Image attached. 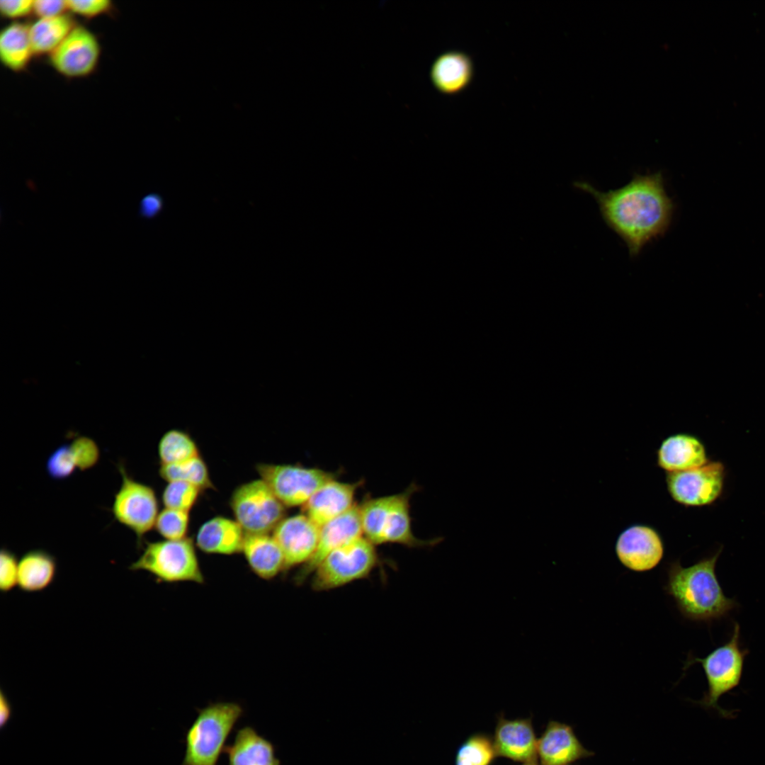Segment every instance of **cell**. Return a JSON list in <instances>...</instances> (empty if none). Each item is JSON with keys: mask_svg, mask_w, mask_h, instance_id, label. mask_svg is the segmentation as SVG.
<instances>
[{"mask_svg": "<svg viewBox=\"0 0 765 765\" xmlns=\"http://www.w3.org/2000/svg\"><path fill=\"white\" fill-rule=\"evenodd\" d=\"M574 185L594 198L604 222L624 242L631 257L664 236L671 225L674 203L661 171L635 174L623 186L606 192L586 182Z\"/></svg>", "mask_w": 765, "mask_h": 765, "instance_id": "cell-1", "label": "cell"}, {"mask_svg": "<svg viewBox=\"0 0 765 765\" xmlns=\"http://www.w3.org/2000/svg\"><path fill=\"white\" fill-rule=\"evenodd\" d=\"M721 551L689 567L679 560L668 566L664 590L685 618L710 623L726 618L738 606L735 599L726 596L715 573Z\"/></svg>", "mask_w": 765, "mask_h": 765, "instance_id": "cell-2", "label": "cell"}, {"mask_svg": "<svg viewBox=\"0 0 765 765\" xmlns=\"http://www.w3.org/2000/svg\"><path fill=\"white\" fill-rule=\"evenodd\" d=\"M197 712L185 734L181 765H217L228 737L244 715V708L237 702L221 701L210 703Z\"/></svg>", "mask_w": 765, "mask_h": 765, "instance_id": "cell-3", "label": "cell"}, {"mask_svg": "<svg viewBox=\"0 0 765 765\" xmlns=\"http://www.w3.org/2000/svg\"><path fill=\"white\" fill-rule=\"evenodd\" d=\"M740 627L735 623L729 640L716 647L703 658L693 655L688 657L684 670L692 664H701L708 683V690L698 703L706 708L717 710L723 717L732 713L722 708L719 699L725 693L737 688L742 679L744 662L749 650L740 645Z\"/></svg>", "mask_w": 765, "mask_h": 765, "instance_id": "cell-4", "label": "cell"}, {"mask_svg": "<svg viewBox=\"0 0 765 765\" xmlns=\"http://www.w3.org/2000/svg\"><path fill=\"white\" fill-rule=\"evenodd\" d=\"M129 569L147 572L160 582H205L195 545L188 537L147 542L141 555Z\"/></svg>", "mask_w": 765, "mask_h": 765, "instance_id": "cell-5", "label": "cell"}, {"mask_svg": "<svg viewBox=\"0 0 765 765\" xmlns=\"http://www.w3.org/2000/svg\"><path fill=\"white\" fill-rule=\"evenodd\" d=\"M375 546L362 536L335 550L313 571L312 589L329 591L367 577L379 562Z\"/></svg>", "mask_w": 765, "mask_h": 765, "instance_id": "cell-6", "label": "cell"}, {"mask_svg": "<svg viewBox=\"0 0 765 765\" xmlns=\"http://www.w3.org/2000/svg\"><path fill=\"white\" fill-rule=\"evenodd\" d=\"M230 506L246 533H270L285 517V506L268 485L258 479L243 483L232 493Z\"/></svg>", "mask_w": 765, "mask_h": 765, "instance_id": "cell-7", "label": "cell"}, {"mask_svg": "<svg viewBox=\"0 0 765 765\" xmlns=\"http://www.w3.org/2000/svg\"><path fill=\"white\" fill-rule=\"evenodd\" d=\"M256 472L285 507L303 506L335 472L291 464L259 463Z\"/></svg>", "mask_w": 765, "mask_h": 765, "instance_id": "cell-8", "label": "cell"}, {"mask_svg": "<svg viewBox=\"0 0 765 765\" xmlns=\"http://www.w3.org/2000/svg\"><path fill=\"white\" fill-rule=\"evenodd\" d=\"M121 484L114 496L111 511L115 519L130 529L137 537V544L154 528L159 504L154 489L129 476L125 468L118 465Z\"/></svg>", "mask_w": 765, "mask_h": 765, "instance_id": "cell-9", "label": "cell"}, {"mask_svg": "<svg viewBox=\"0 0 765 765\" xmlns=\"http://www.w3.org/2000/svg\"><path fill=\"white\" fill-rule=\"evenodd\" d=\"M725 468L720 462L679 472H667L666 484L671 497L686 506H702L715 502L721 495Z\"/></svg>", "mask_w": 765, "mask_h": 765, "instance_id": "cell-10", "label": "cell"}, {"mask_svg": "<svg viewBox=\"0 0 765 765\" xmlns=\"http://www.w3.org/2000/svg\"><path fill=\"white\" fill-rule=\"evenodd\" d=\"M101 56L97 37L76 24L62 42L49 55L52 68L67 78H83L96 69Z\"/></svg>", "mask_w": 765, "mask_h": 765, "instance_id": "cell-11", "label": "cell"}, {"mask_svg": "<svg viewBox=\"0 0 765 765\" xmlns=\"http://www.w3.org/2000/svg\"><path fill=\"white\" fill-rule=\"evenodd\" d=\"M615 550L623 566L640 572L650 570L660 562L664 555V544L653 528L633 525L619 535Z\"/></svg>", "mask_w": 765, "mask_h": 765, "instance_id": "cell-12", "label": "cell"}, {"mask_svg": "<svg viewBox=\"0 0 765 765\" xmlns=\"http://www.w3.org/2000/svg\"><path fill=\"white\" fill-rule=\"evenodd\" d=\"M320 527L305 514L285 517L273 531L285 559V571L303 566L312 557Z\"/></svg>", "mask_w": 765, "mask_h": 765, "instance_id": "cell-13", "label": "cell"}, {"mask_svg": "<svg viewBox=\"0 0 765 765\" xmlns=\"http://www.w3.org/2000/svg\"><path fill=\"white\" fill-rule=\"evenodd\" d=\"M362 536L358 505L356 504L346 513L320 527L315 551L311 559L300 567L295 577V583L302 584L328 555Z\"/></svg>", "mask_w": 765, "mask_h": 765, "instance_id": "cell-14", "label": "cell"}, {"mask_svg": "<svg viewBox=\"0 0 765 765\" xmlns=\"http://www.w3.org/2000/svg\"><path fill=\"white\" fill-rule=\"evenodd\" d=\"M362 482H344L333 479L322 485L302 506L307 515L319 527L351 510Z\"/></svg>", "mask_w": 765, "mask_h": 765, "instance_id": "cell-15", "label": "cell"}, {"mask_svg": "<svg viewBox=\"0 0 765 765\" xmlns=\"http://www.w3.org/2000/svg\"><path fill=\"white\" fill-rule=\"evenodd\" d=\"M492 741L497 755L523 763L536 762L538 740L529 718H499Z\"/></svg>", "mask_w": 765, "mask_h": 765, "instance_id": "cell-16", "label": "cell"}, {"mask_svg": "<svg viewBox=\"0 0 765 765\" xmlns=\"http://www.w3.org/2000/svg\"><path fill=\"white\" fill-rule=\"evenodd\" d=\"M420 487L412 483L404 491L391 494L390 506L386 519L384 543H396L408 548H432L443 541L442 536L422 540L413 533L410 515V501Z\"/></svg>", "mask_w": 765, "mask_h": 765, "instance_id": "cell-17", "label": "cell"}, {"mask_svg": "<svg viewBox=\"0 0 765 765\" xmlns=\"http://www.w3.org/2000/svg\"><path fill=\"white\" fill-rule=\"evenodd\" d=\"M537 752L541 765H568L593 754L583 747L570 726L556 721L549 722L538 740Z\"/></svg>", "mask_w": 765, "mask_h": 765, "instance_id": "cell-18", "label": "cell"}, {"mask_svg": "<svg viewBox=\"0 0 765 765\" xmlns=\"http://www.w3.org/2000/svg\"><path fill=\"white\" fill-rule=\"evenodd\" d=\"M657 461L667 472L693 469L708 462L703 443L688 434H674L662 441L657 450Z\"/></svg>", "mask_w": 765, "mask_h": 765, "instance_id": "cell-19", "label": "cell"}, {"mask_svg": "<svg viewBox=\"0 0 765 765\" xmlns=\"http://www.w3.org/2000/svg\"><path fill=\"white\" fill-rule=\"evenodd\" d=\"M224 753L228 765H280L276 755V747L250 725L236 730L232 744Z\"/></svg>", "mask_w": 765, "mask_h": 765, "instance_id": "cell-20", "label": "cell"}, {"mask_svg": "<svg viewBox=\"0 0 765 765\" xmlns=\"http://www.w3.org/2000/svg\"><path fill=\"white\" fill-rule=\"evenodd\" d=\"M245 534L235 519L217 516L200 526L196 545L207 554L232 555L242 552Z\"/></svg>", "mask_w": 765, "mask_h": 765, "instance_id": "cell-21", "label": "cell"}, {"mask_svg": "<svg viewBox=\"0 0 765 765\" xmlns=\"http://www.w3.org/2000/svg\"><path fill=\"white\" fill-rule=\"evenodd\" d=\"M241 552L251 570L262 579L271 580L285 572L284 555L272 534L246 533Z\"/></svg>", "mask_w": 765, "mask_h": 765, "instance_id": "cell-22", "label": "cell"}, {"mask_svg": "<svg viewBox=\"0 0 765 765\" xmlns=\"http://www.w3.org/2000/svg\"><path fill=\"white\" fill-rule=\"evenodd\" d=\"M430 76L438 91L448 95L456 94L470 84L473 76L472 62L464 52H446L435 60Z\"/></svg>", "mask_w": 765, "mask_h": 765, "instance_id": "cell-23", "label": "cell"}, {"mask_svg": "<svg viewBox=\"0 0 765 765\" xmlns=\"http://www.w3.org/2000/svg\"><path fill=\"white\" fill-rule=\"evenodd\" d=\"M57 573L55 558L43 550H31L18 562V586L23 591L34 593L47 589Z\"/></svg>", "mask_w": 765, "mask_h": 765, "instance_id": "cell-24", "label": "cell"}, {"mask_svg": "<svg viewBox=\"0 0 765 765\" xmlns=\"http://www.w3.org/2000/svg\"><path fill=\"white\" fill-rule=\"evenodd\" d=\"M29 28L27 24L13 22L0 33L1 62L13 72L25 70L34 56Z\"/></svg>", "mask_w": 765, "mask_h": 765, "instance_id": "cell-25", "label": "cell"}, {"mask_svg": "<svg viewBox=\"0 0 765 765\" xmlns=\"http://www.w3.org/2000/svg\"><path fill=\"white\" fill-rule=\"evenodd\" d=\"M76 23L68 13L49 18H38L30 26L34 55L48 56L62 42Z\"/></svg>", "mask_w": 765, "mask_h": 765, "instance_id": "cell-26", "label": "cell"}, {"mask_svg": "<svg viewBox=\"0 0 765 765\" xmlns=\"http://www.w3.org/2000/svg\"><path fill=\"white\" fill-rule=\"evenodd\" d=\"M391 494L366 499L358 505L363 536L375 545L383 544Z\"/></svg>", "mask_w": 765, "mask_h": 765, "instance_id": "cell-27", "label": "cell"}, {"mask_svg": "<svg viewBox=\"0 0 765 765\" xmlns=\"http://www.w3.org/2000/svg\"><path fill=\"white\" fill-rule=\"evenodd\" d=\"M200 455L196 442L186 431L172 429L159 439L158 456L161 465L179 463Z\"/></svg>", "mask_w": 765, "mask_h": 765, "instance_id": "cell-28", "label": "cell"}, {"mask_svg": "<svg viewBox=\"0 0 765 765\" xmlns=\"http://www.w3.org/2000/svg\"><path fill=\"white\" fill-rule=\"evenodd\" d=\"M159 474L167 482L183 481L191 483L203 491L215 489L208 465L200 455L179 463L161 465Z\"/></svg>", "mask_w": 765, "mask_h": 765, "instance_id": "cell-29", "label": "cell"}, {"mask_svg": "<svg viewBox=\"0 0 765 765\" xmlns=\"http://www.w3.org/2000/svg\"><path fill=\"white\" fill-rule=\"evenodd\" d=\"M497 756L493 741L483 734L471 735L460 746L455 765H490Z\"/></svg>", "mask_w": 765, "mask_h": 765, "instance_id": "cell-30", "label": "cell"}, {"mask_svg": "<svg viewBox=\"0 0 765 765\" xmlns=\"http://www.w3.org/2000/svg\"><path fill=\"white\" fill-rule=\"evenodd\" d=\"M203 492L198 487L186 482H169L164 488L162 500L165 508L189 512Z\"/></svg>", "mask_w": 765, "mask_h": 765, "instance_id": "cell-31", "label": "cell"}, {"mask_svg": "<svg viewBox=\"0 0 765 765\" xmlns=\"http://www.w3.org/2000/svg\"><path fill=\"white\" fill-rule=\"evenodd\" d=\"M189 521V512L164 508L159 511L154 528L166 540H181L187 537Z\"/></svg>", "mask_w": 765, "mask_h": 765, "instance_id": "cell-32", "label": "cell"}, {"mask_svg": "<svg viewBox=\"0 0 765 765\" xmlns=\"http://www.w3.org/2000/svg\"><path fill=\"white\" fill-rule=\"evenodd\" d=\"M77 469L76 463L69 444H64L53 451L46 462L47 474L55 480H63Z\"/></svg>", "mask_w": 765, "mask_h": 765, "instance_id": "cell-33", "label": "cell"}, {"mask_svg": "<svg viewBox=\"0 0 765 765\" xmlns=\"http://www.w3.org/2000/svg\"><path fill=\"white\" fill-rule=\"evenodd\" d=\"M75 458L77 469L87 470L95 466L100 458L97 443L87 436H79L69 444Z\"/></svg>", "mask_w": 765, "mask_h": 765, "instance_id": "cell-34", "label": "cell"}, {"mask_svg": "<svg viewBox=\"0 0 765 765\" xmlns=\"http://www.w3.org/2000/svg\"><path fill=\"white\" fill-rule=\"evenodd\" d=\"M18 562L16 555L6 548L0 554V590L8 593L18 586Z\"/></svg>", "mask_w": 765, "mask_h": 765, "instance_id": "cell-35", "label": "cell"}, {"mask_svg": "<svg viewBox=\"0 0 765 765\" xmlns=\"http://www.w3.org/2000/svg\"><path fill=\"white\" fill-rule=\"evenodd\" d=\"M69 11L91 19L106 13L112 8L109 0H67Z\"/></svg>", "mask_w": 765, "mask_h": 765, "instance_id": "cell-36", "label": "cell"}, {"mask_svg": "<svg viewBox=\"0 0 765 765\" xmlns=\"http://www.w3.org/2000/svg\"><path fill=\"white\" fill-rule=\"evenodd\" d=\"M164 209V199L157 192H150L144 195L138 205L137 215L145 220H152L158 217Z\"/></svg>", "mask_w": 765, "mask_h": 765, "instance_id": "cell-37", "label": "cell"}, {"mask_svg": "<svg viewBox=\"0 0 765 765\" xmlns=\"http://www.w3.org/2000/svg\"><path fill=\"white\" fill-rule=\"evenodd\" d=\"M33 0H1L0 12L6 18H22L33 13Z\"/></svg>", "mask_w": 765, "mask_h": 765, "instance_id": "cell-38", "label": "cell"}, {"mask_svg": "<svg viewBox=\"0 0 765 765\" xmlns=\"http://www.w3.org/2000/svg\"><path fill=\"white\" fill-rule=\"evenodd\" d=\"M69 11L67 0H35L33 2V13L38 18L57 17Z\"/></svg>", "mask_w": 765, "mask_h": 765, "instance_id": "cell-39", "label": "cell"}, {"mask_svg": "<svg viewBox=\"0 0 765 765\" xmlns=\"http://www.w3.org/2000/svg\"><path fill=\"white\" fill-rule=\"evenodd\" d=\"M12 715V708L2 689L0 690V728H3Z\"/></svg>", "mask_w": 765, "mask_h": 765, "instance_id": "cell-40", "label": "cell"}, {"mask_svg": "<svg viewBox=\"0 0 765 765\" xmlns=\"http://www.w3.org/2000/svg\"><path fill=\"white\" fill-rule=\"evenodd\" d=\"M523 765H537V764H536V762H528V763H523Z\"/></svg>", "mask_w": 765, "mask_h": 765, "instance_id": "cell-41", "label": "cell"}]
</instances>
